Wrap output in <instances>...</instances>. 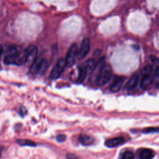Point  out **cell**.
<instances>
[{
    "label": "cell",
    "instance_id": "4fadbf2b",
    "mask_svg": "<svg viewBox=\"0 0 159 159\" xmlns=\"http://www.w3.org/2000/svg\"><path fill=\"white\" fill-rule=\"evenodd\" d=\"M94 140V138L90 135L84 134V135H81L79 137L80 142L84 145H91L93 143Z\"/></svg>",
    "mask_w": 159,
    "mask_h": 159
},
{
    "label": "cell",
    "instance_id": "ffe728a7",
    "mask_svg": "<svg viewBox=\"0 0 159 159\" xmlns=\"http://www.w3.org/2000/svg\"><path fill=\"white\" fill-rule=\"evenodd\" d=\"M19 114L21 116H24L27 114V110L25 109V107L22 106L20 107L19 109Z\"/></svg>",
    "mask_w": 159,
    "mask_h": 159
},
{
    "label": "cell",
    "instance_id": "3957f363",
    "mask_svg": "<svg viewBox=\"0 0 159 159\" xmlns=\"http://www.w3.org/2000/svg\"><path fill=\"white\" fill-rule=\"evenodd\" d=\"M152 71L153 67L151 65H147L142 70L140 80V87L142 89H145L151 84L153 80Z\"/></svg>",
    "mask_w": 159,
    "mask_h": 159
},
{
    "label": "cell",
    "instance_id": "9a60e30c",
    "mask_svg": "<svg viewBox=\"0 0 159 159\" xmlns=\"http://www.w3.org/2000/svg\"><path fill=\"white\" fill-rule=\"evenodd\" d=\"M153 157V152L150 149H143L140 153V157L142 159H150Z\"/></svg>",
    "mask_w": 159,
    "mask_h": 159
},
{
    "label": "cell",
    "instance_id": "7c38bea8",
    "mask_svg": "<svg viewBox=\"0 0 159 159\" xmlns=\"http://www.w3.org/2000/svg\"><path fill=\"white\" fill-rule=\"evenodd\" d=\"M139 80V76L137 74L134 75L130 80L128 81V82L126 83L125 88L127 90H132L135 88L138 84Z\"/></svg>",
    "mask_w": 159,
    "mask_h": 159
},
{
    "label": "cell",
    "instance_id": "44dd1931",
    "mask_svg": "<svg viewBox=\"0 0 159 159\" xmlns=\"http://www.w3.org/2000/svg\"><path fill=\"white\" fill-rule=\"evenodd\" d=\"M158 61H159V58H158Z\"/></svg>",
    "mask_w": 159,
    "mask_h": 159
},
{
    "label": "cell",
    "instance_id": "e0dca14e",
    "mask_svg": "<svg viewBox=\"0 0 159 159\" xmlns=\"http://www.w3.org/2000/svg\"><path fill=\"white\" fill-rule=\"evenodd\" d=\"M121 158L123 159H132L134 158V155L130 151H125L122 154Z\"/></svg>",
    "mask_w": 159,
    "mask_h": 159
},
{
    "label": "cell",
    "instance_id": "6da1fadb",
    "mask_svg": "<svg viewBox=\"0 0 159 159\" xmlns=\"http://www.w3.org/2000/svg\"><path fill=\"white\" fill-rule=\"evenodd\" d=\"M7 50L4 58V63L16 65L26 64V57L24 50L23 51H19L16 46L14 45H10Z\"/></svg>",
    "mask_w": 159,
    "mask_h": 159
},
{
    "label": "cell",
    "instance_id": "ac0fdd59",
    "mask_svg": "<svg viewBox=\"0 0 159 159\" xmlns=\"http://www.w3.org/2000/svg\"><path fill=\"white\" fill-rule=\"evenodd\" d=\"M66 137L64 134H58L56 137L57 141L58 142H63L66 140Z\"/></svg>",
    "mask_w": 159,
    "mask_h": 159
},
{
    "label": "cell",
    "instance_id": "5bb4252c",
    "mask_svg": "<svg viewBox=\"0 0 159 159\" xmlns=\"http://www.w3.org/2000/svg\"><path fill=\"white\" fill-rule=\"evenodd\" d=\"M16 142L21 146H29V147H34L36 146V143L32 140L28 139H17Z\"/></svg>",
    "mask_w": 159,
    "mask_h": 159
},
{
    "label": "cell",
    "instance_id": "7a4b0ae2",
    "mask_svg": "<svg viewBox=\"0 0 159 159\" xmlns=\"http://www.w3.org/2000/svg\"><path fill=\"white\" fill-rule=\"evenodd\" d=\"M112 76V68L108 64H104L99 68L96 78V84L99 86L106 84Z\"/></svg>",
    "mask_w": 159,
    "mask_h": 159
},
{
    "label": "cell",
    "instance_id": "d6986e66",
    "mask_svg": "<svg viewBox=\"0 0 159 159\" xmlns=\"http://www.w3.org/2000/svg\"><path fill=\"white\" fill-rule=\"evenodd\" d=\"M155 83L157 86H159V66L157 68L155 72Z\"/></svg>",
    "mask_w": 159,
    "mask_h": 159
},
{
    "label": "cell",
    "instance_id": "8992f818",
    "mask_svg": "<svg viewBox=\"0 0 159 159\" xmlns=\"http://www.w3.org/2000/svg\"><path fill=\"white\" fill-rule=\"evenodd\" d=\"M78 53V47L76 43H73L70 47L65 58L66 67H71L75 63L76 58H77Z\"/></svg>",
    "mask_w": 159,
    "mask_h": 159
},
{
    "label": "cell",
    "instance_id": "9c48e42d",
    "mask_svg": "<svg viewBox=\"0 0 159 159\" xmlns=\"http://www.w3.org/2000/svg\"><path fill=\"white\" fill-rule=\"evenodd\" d=\"M124 81L125 77L122 76H116L110 85V91L112 93L119 91L121 88Z\"/></svg>",
    "mask_w": 159,
    "mask_h": 159
},
{
    "label": "cell",
    "instance_id": "5b68a950",
    "mask_svg": "<svg viewBox=\"0 0 159 159\" xmlns=\"http://www.w3.org/2000/svg\"><path fill=\"white\" fill-rule=\"evenodd\" d=\"M65 67H66L65 59L64 58L59 59L58 61L56 63V64L54 65L53 68H52L50 72V77L53 80H55L58 78L64 71Z\"/></svg>",
    "mask_w": 159,
    "mask_h": 159
},
{
    "label": "cell",
    "instance_id": "30bf717a",
    "mask_svg": "<svg viewBox=\"0 0 159 159\" xmlns=\"http://www.w3.org/2000/svg\"><path fill=\"white\" fill-rule=\"evenodd\" d=\"M78 71H79V73H78V76L76 81L78 83H81L85 80L87 76L90 73L88 70L87 69V68L85 66V65L83 63L79 66Z\"/></svg>",
    "mask_w": 159,
    "mask_h": 159
},
{
    "label": "cell",
    "instance_id": "52a82bcc",
    "mask_svg": "<svg viewBox=\"0 0 159 159\" xmlns=\"http://www.w3.org/2000/svg\"><path fill=\"white\" fill-rule=\"evenodd\" d=\"M90 50V40L88 37L84 38L81 42L80 48L78 50L77 58L79 60L84 59Z\"/></svg>",
    "mask_w": 159,
    "mask_h": 159
},
{
    "label": "cell",
    "instance_id": "8fae6325",
    "mask_svg": "<svg viewBox=\"0 0 159 159\" xmlns=\"http://www.w3.org/2000/svg\"><path fill=\"white\" fill-rule=\"evenodd\" d=\"M125 142V139L122 137H117L107 140L105 142V145L107 147L112 148L116 147L119 145H121Z\"/></svg>",
    "mask_w": 159,
    "mask_h": 159
},
{
    "label": "cell",
    "instance_id": "ba28073f",
    "mask_svg": "<svg viewBox=\"0 0 159 159\" xmlns=\"http://www.w3.org/2000/svg\"><path fill=\"white\" fill-rule=\"evenodd\" d=\"M24 52L26 57V64L30 63V65L36 60L38 49L35 45H30L25 50Z\"/></svg>",
    "mask_w": 159,
    "mask_h": 159
},
{
    "label": "cell",
    "instance_id": "2e32d148",
    "mask_svg": "<svg viewBox=\"0 0 159 159\" xmlns=\"http://www.w3.org/2000/svg\"><path fill=\"white\" fill-rule=\"evenodd\" d=\"M159 132V128L156 127H147L143 129L142 130L143 133L145 134H148V133H153V132Z\"/></svg>",
    "mask_w": 159,
    "mask_h": 159
},
{
    "label": "cell",
    "instance_id": "277c9868",
    "mask_svg": "<svg viewBox=\"0 0 159 159\" xmlns=\"http://www.w3.org/2000/svg\"><path fill=\"white\" fill-rule=\"evenodd\" d=\"M48 61L45 58H39L32 63L30 67V73L32 75L44 73L48 68Z\"/></svg>",
    "mask_w": 159,
    "mask_h": 159
}]
</instances>
